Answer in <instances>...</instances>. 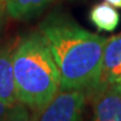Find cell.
I'll return each instance as SVG.
<instances>
[{
  "mask_svg": "<svg viewBox=\"0 0 121 121\" xmlns=\"http://www.w3.org/2000/svg\"><path fill=\"white\" fill-rule=\"evenodd\" d=\"M0 1H1V0H0Z\"/></svg>",
  "mask_w": 121,
  "mask_h": 121,
  "instance_id": "obj_13",
  "label": "cell"
},
{
  "mask_svg": "<svg viewBox=\"0 0 121 121\" xmlns=\"http://www.w3.org/2000/svg\"><path fill=\"white\" fill-rule=\"evenodd\" d=\"M86 93L81 90L58 91L43 109L38 121H84Z\"/></svg>",
  "mask_w": 121,
  "mask_h": 121,
  "instance_id": "obj_3",
  "label": "cell"
},
{
  "mask_svg": "<svg viewBox=\"0 0 121 121\" xmlns=\"http://www.w3.org/2000/svg\"><path fill=\"white\" fill-rule=\"evenodd\" d=\"M121 82V34L107 39L98 90L108 84ZM96 90V91H98ZM95 91V92H96ZM94 92V93H95Z\"/></svg>",
  "mask_w": 121,
  "mask_h": 121,
  "instance_id": "obj_5",
  "label": "cell"
},
{
  "mask_svg": "<svg viewBox=\"0 0 121 121\" xmlns=\"http://www.w3.org/2000/svg\"><path fill=\"white\" fill-rule=\"evenodd\" d=\"M91 121H121V82L108 84L93 94Z\"/></svg>",
  "mask_w": 121,
  "mask_h": 121,
  "instance_id": "obj_4",
  "label": "cell"
},
{
  "mask_svg": "<svg viewBox=\"0 0 121 121\" xmlns=\"http://www.w3.org/2000/svg\"><path fill=\"white\" fill-rule=\"evenodd\" d=\"M1 121H33V118L25 104L17 103Z\"/></svg>",
  "mask_w": 121,
  "mask_h": 121,
  "instance_id": "obj_9",
  "label": "cell"
},
{
  "mask_svg": "<svg viewBox=\"0 0 121 121\" xmlns=\"http://www.w3.org/2000/svg\"><path fill=\"white\" fill-rule=\"evenodd\" d=\"M13 66L18 101L31 110H43L58 93L60 71L40 31L19 40Z\"/></svg>",
  "mask_w": 121,
  "mask_h": 121,
  "instance_id": "obj_2",
  "label": "cell"
},
{
  "mask_svg": "<svg viewBox=\"0 0 121 121\" xmlns=\"http://www.w3.org/2000/svg\"><path fill=\"white\" fill-rule=\"evenodd\" d=\"M13 49L11 46L0 48V101L9 108H13L18 102L13 66Z\"/></svg>",
  "mask_w": 121,
  "mask_h": 121,
  "instance_id": "obj_6",
  "label": "cell"
},
{
  "mask_svg": "<svg viewBox=\"0 0 121 121\" xmlns=\"http://www.w3.org/2000/svg\"><path fill=\"white\" fill-rule=\"evenodd\" d=\"M55 0H6V8L10 17L27 19L39 13Z\"/></svg>",
  "mask_w": 121,
  "mask_h": 121,
  "instance_id": "obj_8",
  "label": "cell"
},
{
  "mask_svg": "<svg viewBox=\"0 0 121 121\" xmlns=\"http://www.w3.org/2000/svg\"><path fill=\"white\" fill-rule=\"evenodd\" d=\"M90 19L92 24L99 30L113 31L119 25L120 15L112 4L107 1L95 4L90 11Z\"/></svg>",
  "mask_w": 121,
  "mask_h": 121,
  "instance_id": "obj_7",
  "label": "cell"
},
{
  "mask_svg": "<svg viewBox=\"0 0 121 121\" xmlns=\"http://www.w3.org/2000/svg\"><path fill=\"white\" fill-rule=\"evenodd\" d=\"M40 33L60 71V91L81 90L86 94H94L99 87L108 38L90 33L60 15L49 16L44 20Z\"/></svg>",
  "mask_w": 121,
  "mask_h": 121,
  "instance_id": "obj_1",
  "label": "cell"
},
{
  "mask_svg": "<svg viewBox=\"0 0 121 121\" xmlns=\"http://www.w3.org/2000/svg\"><path fill=\"white\" fill-rule=\"evenodd\" d=\"M108 4H112L113 7H118V8H121V0H105Z\"/></svg>",
  "mask_w": 121,
  "mask_h": 121,
  "instance_id": "obj_11",
  "label": "cell"
},
{
  "mask_svg": "<svg viewBox=\"0 0 121 121\" xmlns=\"http://www.w3.org/2000/svg\"><path fill=\"white\" fill-rule=\"evenodd\" d=\"M1 24H2V13L0 11V26H1Z\"/></svg>",
  "mask_w": 121,
  "mask_h": 121,
  "instance_id": "obj_12",
  "label": "cell"
},
{
  "mask_svg": "<svg viewBox=\"0 0 121 121\" xmlns=\"http://www.w3.org/2000/svg\"><path fill=\"white\" fill-rule=\"evenodd\" d=\"M10 109L11 108H9V107H7L6 104H4L1 101H0V121L2 120L7 114H8V112L10 111Z\"/></svg>",
  "mask_w": 121,
  "mask_h": 121,
  "instance_id": "obj_10",
  "label": "cell"
}]
</instances>
